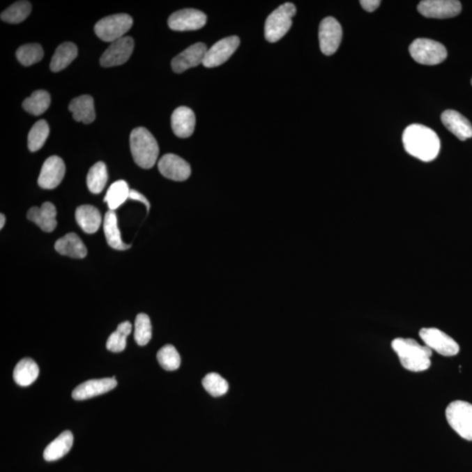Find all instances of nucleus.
Wrapping results in <instances>:
<instances>
[{
	"instance_id": "nucleus-39",
	"label": "nucleus",
	"mask_w": 472,
	"mask_h": 472,
	"mask_svg": "<svg viewBox=\"0 0 472 472\" xmlns=\"http://www.w3.org/2000/svg\"><path fill=\"white\" fill-rule=\"evenodd\" d=\"M360 3L367 12L372 13L380 6L381 2L380 0H361Z\"/></svg>"
},
{
	"instance_id": "nucleus-9",
	"label": "nucleus",
	"mask_w": 472,
	"mask_h": 472,
	"mask_svg": "<svg viewBox=\"0 0 472 472\" xmlns=\"http://www.w3.org/2000/svg\"><path fill=\"white\" fill-rule=\"evenodd\" d=\"M342 27L333 17L323 19L319 26V45L322 53L326 55L335 54L342 40Z\"/></svg>"
},
{
	"instance_id": "nucleus-24",
	"label": "nucleus",
	"mask_w": 472,
	"mask_h": 472,
	"mask_svg": "<svg viewBox=\"0 0 472 472\" xmlns=\"http://www.w3.org/2000/svg\"><path fill=\"white\" fill-rule=\"evenodd\" d=\"M74 436L70 430H66L48 444L44 450V459L53 462L60 459L68 453L73 446Z\"/></svg>"
},
{
	"instance_id": "nucleus-5",
	"label": "nucleus",
	"mask_w": 472,
	"mask_h": 472,
	"mask_svg": "<svg viewBox=\"0 0 472 472\" xmlns=\"http://www.w3.org/2000/svg\"><path fill=\"white\" fill-rule=\"evenodd\" d=\"M133 20L125 13L114 15L99 20L95 26L96 36L106 43H114L122 39L123 36L132 29Z\"/></svg>"
},
{
	"instance_id": "nucleus-41",
	"label": "nucleus",
	"mask_w": 472,
	"mask_h": 472,
	"mask_svg": "<svg viewBox=\"0 0 472 472\" xmlns=\"http://www.w3.org/2000/svg\"><path fill=\"white\" fill-rule=\"evenodd\" d=\"M471 85H472V79H471Z\"/></svg>"
},
{
	"instance_id": "nucleus-2",
	"label": "nucleus",
	"mask_w": 472,
	"mask_h": 472,
	"mask_svg": "<svg viewBox=\"0 0 472 472\" xmlns=\"http://www.w3.org/2000/svg\"><path fill=\"white\" fill-rule=\"evenodd\" d=\"M393 349L397 353L402 367L411 372H422L429 370L433 351L428 347L422 346L412 339L397 337L393 340Z\"/></svg>"
},
{
	"instance_id": "nucleus-19",
	"label": "nucleus",
	"mask_w": 472,
	"mask_h": 472,
	"mask_svg": "<svg viewBox=\"0 0 472 472\" xmlns=\"http://www.w3.org/2000/svg\"><path fill=\"white\" fill-rule=\"evenodd\" d=\"M443 125L458 139L465 141L472 137V125L470 121L456 110L448 109L442 114Z\"/></svg>"
},
{
	"instance_id": "nucleus-25",
	"label": "nucleus",
	"mask_w": 472,
	"mask_h": 472,
	"mask_svg": "<svg viewBox=\"0 0 472 472\" xmlns=\"http://www.w3.org/2000/svg\"><path fill=\"white\" fill-rule=\"evenodd\" d=\"M103 229H105L107 243L114 250H127L130 245L123 242L121 233L117 225V217L116 213L109 210L106 213L105 222H103Z\"/></svg>"
},
{
	"instance_id": "nucleus-27",
	"label": "nucleus",
	"mask_w": 472,
	"mask_h": 472,
	"mask_svg": "<svg viewBox=\"0 0 472 472\" xmlns=\"http://www.w3.org/2000/svg\"><path fill=\"white\" fill-rule=\"evenodd\" d=\"M78 50L72 43H65L60 45L55 50L52 58L50 68L53 72H60L65 70L72 61L77 57Z\"/></svg>"
},
{
	"instance_id": "nucleus-31",
	"label": "nucleus",
	"mask_w": 472,
	"mask_h": 472,
	"mask_svg": "<svg viewBox=\"0 0 472 472\" xmlns=\"http://www.w3.org/2000/svg\"><path fill=\"white\" fill-rule=\"evenodd\" d=\"M132 325L129 321L120 323L107 340L106 347L112 353H120L125 349L127 337L132 333Z\"/></svg>"
},
{
	"instance_id": "nucleus-40",
	"label": "nucleus",
	"mask_w": 472,
	"mask_h": 472,
	"mask_svg": "<svg viewBox=\"0 0 472 472\" xmlns=\"http://www.w3.org/2000/svg\"><path fill=\"white\" fill-rule=\"evenodd\" d=\"M6 223V217L3 213H1V215H0V229H3V227L5 226Z\"/></svg>"
},
{
	"instance_id": "nucleus-37",
	"label": "nucleus",
	"mask_w": 472,
	"mask_h": 472,
	"mask_svg": "<svg viewBox=\"0 0 472 472\" xmlns=\"http://www.w3.org/2000/svg\"><path fill=\"white\" fill-rule=\"evenodd\" d=\"M134 339L139 346H146L151 340V323L149 317L140 313L135 320V333Z\"/></svg>"
},
{
	"instance_id": "nucleus-15",
	"label": "nucleus",
	"mask_w": 472,
	"mask_h": 472,
	"mask_svg": "<svg viewBox=\"0 0 472 472\" xmlns=\"http://www.w3.org/2000/svg\"><path fill=\"white\" fill-rule=\"evenodd\" d=\"M66 167L63 160L58 156H52L44 162L41 168L38 184L43 189H54L63 181Z\"/></svg>"
},
{
	"instance_id": "nucleus-16",
	"label": "nucleus",
	"mask_w": 472,
	"mask_h": 472,
	"mask_svg": "<svg viewBox=\"0 0 472 472\" xmlns=\"http://www.w3.org/2000/svg\"><path fill=\"white\" fill-rule=\"evenodd\" d=\"M208 48L204 43H196L187 48L172 61V68L175 73H183L189 68L203 64Z\"/></svg>"
},
{
	"instance_id": "nucleus-10",
	"label": "nucleus",
	"mask_w": 472,
	"mask_h": 472,
	"mask_svg": "<svg viewBox=\"0 0 472 472\" xmlns=\"http://www.w3.org/2000/svg\"><path fill=\"white\" fill-rule=\"evenodd\" d=\"M461 10V3L457 0H425L418 6V12L422 16L433 19L453 18Z\"/></svg>"
},
{
	"instance_id": "nucleus-8",
	"label": "nucleus",
	"mask_w": 472,
	"mask_h": 472,
	"mask_svg": "<svg viewBox=\"0 0 472 472\" xmlns=\"http://www.w3.org/2000/svg\"><path fill=\"white\" fill-rule=\"evenodd\" d=\"M420 337L429 349L436 351L443 356H455L459 353L460 347L452 337L437 328H422Z\"/></svg>"
},
{
	"instance_id": "nucleus-18",
	"label": "nucleus",
	"mask_w": 472,
	"mask_h": 472,
	"mask_svg": "<svg viewBox=\"0 0 472 472\" xmlns=\"http://www.w3.org/2000/svg\"><path fill=\"white\" fill-rule=\"evenodd\" d=\"M172 128L176 136L187 139L195 132L196 119L194 112L188 107H178L172 115Z\"/></svg>"
},
{
	"instance_id": "nucleus-22",
	"label": "nucleus",
	"mask_w": 472,
	"mask_h": 472,
	"mask_svg": "<svg viewBox=\"0 0 472 472\" xmlns=\"http://www.w3.org/2000/svg\"><path fill=\"white\" fill-rule=\"evenodd\" d=\"M68 109L73 113L74 119L77 122L89 125L95 121L94 99L91 96L84 95L72 100Z\"/></svg>"
},
{
	"instance_id": "nucleus-17",
	"label": "nucleus",
	"mask_w": 472,
	"mask_h": 472,
	"mask_svg": "<svg viewBox=\"0 0 472 472\" xmlns=\"http://www.w3.org/2000/svg\"><path fill=\"white\" fill-rule=\"evenodd\" d=\"M117 382L115 376L112 378L100 379L84 382L74 389L72 397L77 401H84L95 396L106 394L116 387Z\"/></svg>"
},
{
	"instance_id": "nucleus-11",
	"label": "nucleus",
	"mask_w": 472,
	"mask_h": 472,
	"mask_svg": "<svg viewBox=\"0 0 472 472\" xmlns=\"http://www.w3.org/2000/svg\"><path fill=\"white\" fill-rule=\"evenodd\" d=\"M134 40L132 37H123L114 41L100 59L102 67L110 68L125 63L132 56Z\"/></svg>"
},
{
	"instance_id": "nucleus-29",
	"label": "nucleus",
	"mask_w": 472,
	"mask_h": 472,
	"mask_svg": "<svg viewBox=\"0 0 472 472\" xmlns=\"http://www.w3.org/2000/svg\"><path fill=\"white\" fill-rule=\"evenodd\" d=\"M108 181V171L103 162L93 165L87 175V185L92 194L98 195L105 189Z\"/></svg>"
},
{
	"instance_id": "nucleus-34",
	"label": "nucleus",
	"mask_w": 472,
	"mask_h": 472,
	"mask_svg": "<svg viewBox=\"0 0 472 472\" xmlns=\"http://www.w3.org/2000/svg\"><path fill=\"white\" fill-rule=\"evenodd\" d=\"M50 135V126L45 120H40L32 127L29 134V148L31 151H37L43 147Z\"/></svg>"
},
{
	"instance_id": "nucleus-12",
	"label": "nucleus",
	"mask_w": 472,
	"mask_h": 472,
	"mask_svg": "<svg viewBox=\"0 0 472 472\" xmlns=\"http://www.w3.org/2000/svg\"><path fill=\"white\" fill-rule=\"evenodd\" d=\"M240 45V39L237 36L224 38L216 43L206 52L203 65L206 68H215L226 63Z\"/></svg>"
},
{
	"instance_id": "nucleus-3",
	"label": "nucleus",
	"mask_w": 472,
	"mask_h": 472,
	"mask_svg": "<svg viewBox=\"0 0 472 472\" xmlns=\"http://www.w3.org/2000/svg\"><path fill=\"white\" fill-rule=\"evenodd\" d=\"M134 161L144 169L153 168L157 163L160 147L149 130L144 127L134 129L130 137Z\"/></svg>"
},
{
	"instance_id": "nucleus-38",
	"label": "nucleus",
	"mask_w": 472,
	"mask_h": 472,
	"mask_svg": "<svg viewBox=\"0 0 472 472\" xmlns=\"http://www.w3.org/2000/svg\"><path fill=\"white\" fill-rule=\"evenodd\" d=\"M129 199H133V201H137L141 203H143V204L146 206L147 212L150 211L151 204L149 201H148V199L146 197H144V196L142 194H140L139 192H137L136 190H130Z\"/></svg>"
},
{
	"instance_id": "nucleus-28",
	"label": "nucleus",
	"mask_w": 472,
	"mask_h": 472,
	"mask_svg": "<svg viewBox=\"0 0 472 472\" xmlns=\"http://www.w3.org/2000/svg\"><path fill=\"white\" fill-rule=\"evenodd\" d=\"M130 191L129 185L125 181H119L110 185L105 197V202L109 210L115 211L123 205L129 199Z\"/></svg>"
},
{
	"instance_id": "nucleus-36",
	"label": "nucleus",
	"mask_w": 472,
	"mask_h": 472,
	"mask_svg": "<svg viewBox=\"0 0 472 472\" xmlns=\"http://www.w3.org/2000/svg\"><path fill=\"white\" fill-rule=\"evenodd\" d=\"M203 387L213 397H219L229 391V383L225 379L216 373L206 374L202 381Z\"/></svg>"
},
{
	"instance_id": "nucleus-6",
	"label": "nucleus",
	"mask_w": 472,
	"mask_h": 472,
	"mask_svg": "<svg viewBox=\"0 0 472 472\" xmlns=\"http://www.w3.org/2000/svg\"><path fill=\"white\" fill-rule=\"evenodd\" d=\"M409 53L416 63L428 66L442 63L448 56L443 44L429 39L416 40L410 45Z\"/></svg>"
},
{
	"instance_id": "nucleus-7",
	"label": "nucleus",
	"mask_w": 472,
	"mask_h": 472,
	"mask_svg": "<svg viewBox=\"0 0 472 472\" xmlns=\"http://www.w3.org/2000/svg\"><path fill=\"white\" fill-rule=\"evenodd\" d=\"M448 422L464 439L472 441V405L464 401L451 402L446 409Z\"/></svg>"
},
{
	"instance_id": "nucleus-26",
	"label": "nucleus",
	"mask_w": 472,
	"mask_h": 472,
	"mask_svg": "<svg viewBox=\"0 0 472 472\" xmlns=\"http://www.w3.org/2000/svg\"><path fill=\"white\" fill-rule=\"evenodd\" d=\"M40 370L37 363L30 358L19 361L13 370V380L22 387L33 384L39 376Z\"/></svg>"
},
{
	"instance_id": "nucleus-20",
	"label": "nucleus",
	"mask_w": 472,
	"mask_h": 472,
	"mask_svg": "<svg viewBox=\"0 0 472 472\" xmlns=\"http://www.w3.org/2000/svg\"><path fill=\"white\" fill-rule=\"evenodd\" d=\"M56 208L51 202H45L40 208L33 206L27 212V219L36 223L45 232H53L57 226Z\"/></svg>"
},
{
	"instance_id": "nucleus-32",
	"label": "nucleus",
	"mask_w": 472,
	"mask_h": 472,
	"mask_svg": "<svg viewBox=\"0 0 472 472\" xmlns=\"http://www.w3.org/2000/svg\"><path fill=\"white\" fill-rule=\"evenodd\" d=\"M32 11V6L29 1L15 2L4 12L1 13V20L3 22L19 24L25 20L29 16Z\"/></svg>"
},
{
	"instance_id": "nucleus-23",
	"label": "nucleus",
	"mask_w": 472,
	"mask_h": 472,
	"mask_svg": "<svg viewBox=\"0 0 472 472\" xmlns=\"http://www.w3.org/2000/svg\"><path fill=\"white\" fill-rule=\"evenodd\" d=\"M75 219L81 229L87 234H94L100 229L102 216L99 210L91 205L78 206L75 211Z\"/></svg>"
},
{
	"instance_id": "nucleus-1",
	"label": "nucleus",
	"mask_w": 472,
	"mask_h": 472,
	"mask_svg": "<svg viewBox=\"0 0 472 472\" xmlns=\"http://www.w3.org/2000/svg\"><path fill=\"white\" fill-rule=\"evenodd\" d=\"M406 153L423 162H432L439 156L441 143L433 130L422 125L406 127L402 136Z\"/></svg>"
},
{
	"instance_id": "nucleus-4",
	"label": "nucleus",
	"mask_w": 472,
	"mask_h": 472,
	"mask_svg": "<svg viewBox=\"0 0 472 472\" xmlns=\"http://www.w3.org/2000/svg\"><path fill=\"white\" fill-rule=\"evenodd\" d=\"M297 9L292 3H285L279 6L265 22V38L270 43H277L288 33L292 25V18Z\"/></svg>"
},
{
	"instance_id": "nucleus-35",
	"label": "nucleus",
	"mask_w": 472,
	"mask_h": 472,
	"mask_svg": "<svg viewBox=\"0 0 472 472\" xmlns=\"http://www.w3.org/2000/svg\"><path fill=\"white\" fill-rule=\"evenodd\" d=\"M157 359L165 370L174 371L181 367V356L177 349L172 344H167L157 353Z\"/></svg>"
},
{
	"instance_id": "nucleus-30",
	"label": "nucleus",
	"mask_w": 472,
	"mask_h": 472,
	"mask_svg": "<svg viewBox=\"0 0 472 472\" xmlns=\"http://www.w3.org/2000/svg\"><path fill=\"white\" fill-rule=\"evenodd\" d=\"M50 103V93L46 91H37L33 92L30 98L25 99L23 102V108L33 116H40L47 112Z\"/></svg>"
},
{
	"instance_id": "nucleus-14",
	"label": "nucleus",
	"mask_w": 472,
	"mask_h": 472,
	"mask_svg": "<svg viewBox=\"0 0 472 472\" xmlns=\"http://www.w3.org/2000/svg\"><path fill=\"white\" fill-rule=\"evenodd\" d=\"M158 170L164 177L174 181H187L191 175L190 165L177 155H164L158 161Z\"/></svg>"
},
{
	"instance_id": "nucleus-21",
	"label": "nucleus",
	"mask_w": 472,
	"mask_h": 472,
	"mask_svg": "<svg viewBox=\"0 0 472 472\" xmlns=\"http://www.w3.org/2000/svg\"><path fill=\"white\" fill-rule=\"evenodd\" d=\"M55 250L63 256L82 259L87 256V248L77 234L70 233L59 239L54 245Z\"/></svg>"
},
{
	"instance_id": "nucleus-33",
	"label": "nucleus",
	"mask_w": 472,
	"mask_h": 472,
	"mask_svg": "<svg viewBox=\"0 0 472 472\" xmlns=\"http://www.w3.org/2000/svg\"><path fill=\"white\" fill-rule=\"evenodd\" d=\"M16 56L23 66L29 67L43 60V48L36 43L23 45L17 50Z\"/></svg>"
},
{
	"instance_id": "nucleus-13",
	"label": "nucleus",
	"mask_w": 472,
	"mask_h": 472,
	"mask_svg": "<svg viewBox=\"0 0 472 472\" xmlns=\"http://www.w3.org/2000/svg\"><path fill=\"white\" fill-rule=\"evenodd\" d=\"M204 13L195 9H183L172 13L168 19V25L174 31H195L202 29L206 23Z\"/></svg>"
}]
</instances>
